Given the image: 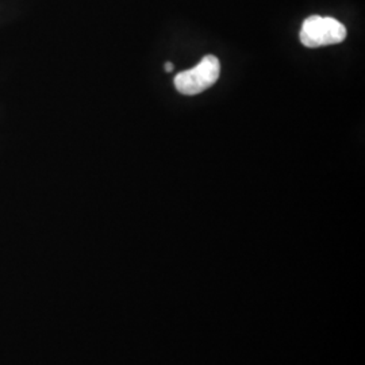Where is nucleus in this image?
<instances>
[{
  "label": "nucleus",
  "instance_id": "2",
  "mask_svg": "<svg viewBox=\"0 0 365 365\" xmlns=\"http://www.w3.org/2000/svg\"><path fill=\"white\" fill-rule=\"evenodd\" d=\"M299 37L306 48L336 45L346 38V29L334 18L312 15L303 22Z\"/></svg>",
  "mask_w": 365,
  "mask_h": 365
},
{
  "label": "nucleus",
  "instance_id": "3",
  "mask_svg": "<svg viewBox=\"0 0 365 365\" xmlns=\"http://www.w3.org/2000/svg\"><path fill=\"white\" fill-rule=\"evenodd\" d=\"M165 71H167V72H172V71H173V64H172V63H167V64H165Z\"/></svg>",
  "mask_w": 365,
  "mask_h": 365
},
{
  "label": "nucleus",
  "instance_id": "1",
  "mask_svg": "<svg viewBox=\"0 0 365 365\" xmlns=\"http://www.w3.org/2000/svg\"><path fill=\"white\" fill-rule=\"evenodd\" d=\"M221 75V64L215 56H205L197 66L182 71L175 78V87L182 95H197L217 83Z\"/></svg>",
  "mask_w": 365,
  "mask_h": 365
}]
</instances>
